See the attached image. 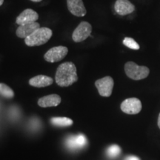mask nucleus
I'll use <instances>...</instances> for the list:
<instances>
[{
	"mask_svg": "<svg viewBox=\"0 0 160 160\" xmlns=\"http://www.w3.org/2000/svg\"><path fill=\"white\" fill-rule=\"evenodd\" d=\"M56 82L60 87H68L78 80L77 68L71 62H66L57 68L55 76Z\"/></svg>",
	"mask_w": 160,
	"mask_h": 160,
	"instance_id": "nucleus-1",
	"label": "nucleus"
},
{
	"mask_svg": "<svg viewBox=\"0 0 160 160\" xmlns=\"http://www.w3.org/2000/svg\"><path fill=\"white\" fill-rule=\"evenodd\" d=\"M113 85V79L111 77H105L97 80L95 82L99 95L104 97H109L111 95Z\"/></svg>",
	"mask_w": 160,
	"mask_h": 160,
	"instance_id": "nucleus-6",
	"label": "nucleus"
},
{
	"mask_svg": "<svg viewBox=\"0 0 160 160\" xmlns=\"http://www.w3.org/2000/svg\"><path fill=\"white\" fill-rule=\"evenodd\" d=\"M53 82V80L51 77L45 75L36 76L29 80L30 85L35 88H45L51 85Z\"/></svg>",
	"mask_w": 160,
	"mask_h": 160,
	"instance_id": "nucleus-14",
	"label": "nucleus"
},
{
	"mask_svg": "<svg viewBox=\"0 0 160 160\" xmlns=\"http://www.w3.org/2000/svg\"><path fill=\"white\" fill-rule=\"evenodd\" d=\"M67 5L69 11L76 17H84L87 13L82 0H67Z\"/></svg>",
	"mask_w": 160,
	"mask_h": 160,
	"instance_id": "nucleus-10",
	"label": "nucleus"
},
{
	"mask_svg": "<svg viewBox=\"0 0 160 160\" xmlns=\"http://www.w3.org/2000/svg\"><path fill=\"white\" fill-rule=\"evenodd\" d=\"M53 34L51 29L48 28H39L31 35L25 39V42L28 47L42 45L47 43Z\"/></svg>",
	"mask_w": 160,
	"mask_h": 160,
	"instance_id": "nucleus-2",
	"label": "nucleus"
},
{
	"mask_svg": "<svg viewBox=\"0 0 160 160\" xmlns=\"http://www.w3.org/2000/svg\"><path fill=\"white\" fill-rule=\"evenodd\" d=\"M32 2H41L42 0H31Z\"/></svg>",
	"mask_w": 160,
	"mask_h": 160,
	"instance_id": "nucleus-21",
	"label": "nucleus"
},
{
	"mask_svg": "<svg viewBox=\"0 0 160 160\" xmlns=\"http://www.w3.org/2000/svg\"><path fill=\"white\" fill-rule=\"evenodd\" d=\"M68 52V49L67 47L56 46L46 52L44 58H45V61L48 62H57L66 57Z\"/></svg>",
	"mask_w": 160,
	"mask_h": 160,
	"instance_id": "nucleus-5",
	"label": "nucleus"
},
{
	"mask_svg": "<svg viewBox=\"0 0 160 160\" xmlns=\"http://www.w3.org/2000/svg\"><path fill=\"white\" fill-rule=\"evenodd\" d=\"M122 42L124 44V45H125L126 47L130 49L139 50L140 48L139 44H138L133 38L125 37V39H123Z\"/></svg>",
	"mask_w": 160,
	"mask_h": 160,
	"instance_id": "nucleus-18",
	"label": "nucleus"
},
{
	"mask_svg": "<svg viewBox=\"0 0 160 160\" xmlns=\"http://www.w3.org/2000/svg\"><path fill=\"white\" fill-rule=\"evenodd\" d=\"M121 110L127 114H137L142 110L141 101L137 98H129L122 102Z\"/></svg>",
	"mask_w": 160,
	"mask_h": 160,
	"instance_id": "nucleus-7",
	"label": "nucleus"
},
{
	"mask_svg": "<svg viewBox=\"0 0 160 160\" xmlns=\"http://www.w3.org/2000/svg\"><path fill=\"white\" fill-rule=\"evenodd\" d=\"M40 25L37 22H31L19 25L16 31V34L19 38L25 39L34 32L36 30L39 28Z\"/></svg>",
	"mask_w": 160,
	"mask_h": 160,
	"instance_id": "nucleus-12",
	"label": "nucleus"
},
{
	"mask_svg": "<svg viewBox=\"0 0 160 160\" xmlns=\"http://www.w3.org/2000/svg\"><path fill=\"white\" fill-rule=\"evenodd\" d=\"M0 95L6 99H12L14 97V92L9 86L4 83H0Z\"/></svg>",
	"mask_w": 160,
	"mask_h": 160,
	"instance_id": "nucleus-16",
	"label": "nucleus"
},
{
	"mask_svg": "<svg viewBox=\"0 0 160 160\" xmlns=\"http://www.w3.org/2000/svg\"><path fill=\"white\" fill-rule=\"evenodd\" d=\"M51 122L52 125L57 127H69L73 125V120L67 117H53L51 118Z\"/></svg>",
	"mask_w": 160,
	"mask_h": 160,
	"instance_id": "nucleus-15",
	"label": "nucleus"
},
{
	"mask_svg": "<svg viewBox=\"0 0 160 160\" xmlns=\"http://www.w3.org/2000/svg\"><path fill=\"white\" fill-rule=\"evenodd\" d=\"M114 9L117 14L126 16L131 14L135 11V6L129 0H117Z\"/></svg>",
	"mask_w": 160,
	"mask_h": 160,
	"instance_id": "nucleus-11",
	"label": "nucleus"
},
{
	"mask_svg": "<svg viewBox=\"0 0 160 160\" xmlns=\"http://www.w3.org/2000/svg\"><path fill=\"white\" fill-rule=\"evenodd\" d=\"M92 26L88 22H81L76 28L72 34V39L75 42H81L91 36Z\"/></svg>",
	"mask_w": 160,
	"mask_h": 160,
	"instance_id": "nucleus-4",
	"label": "nucleus"
},
{
	"mask_svg": "<svg viewBox=\"0 0 160 160\" xmlns=\"http://www.w3.org/2000/svg\"><path fill=\"white\" fill-rule=\"evenodd\" d=\"M62 99L57 94H51L43 97L38 100V105L42 108L57 107L61 103Z\"/></svg>",
	"mask_w": 160,
	"mask_h": 160,
	"instance_id": "nucleus-13",
	"label": "nucleus"
},
{
	"mask_svg": "<svg viewBox=\"0 0 160 160\" xmlns=\"http://www.w3.org/2000/svg\"><path fill=\"white\" fill-rule=\"evenodd\" d=\"M88 144V140L86 137L82 134L77 136H71L68 138L66 141V145L70 150L77 151L84 148Z\"/></svg>",
	"mask_w": 160,
	"mask_h": 160,
	"instance_id": "nucleus-8",
	"label": "nucleus"
},
{
	"mask_svg": "<svg viewBox=\"0 0 160 160\" xmlns=\"http://www.w3.org/2000/svg\"><path fill=\"white\" fill-rule=\"evenodd\" d=\"M106 153H107L108 157L110 158H116L121 153V148L117 145H113L108 148Z\"/></svg>",
	"mask_w": 160,
	"mask_h": 160,
	"instance_id": "nucleus-17",
	"label": "nucleus"
},
{
	"mask_svg": "<svg viewBox=\"0 0 160 160\" xmlns=\"http://www.w3.org/2000/svg\"><path fill=\"white\" fill-rule=\"evenodd\" d=\"M158 126H159V128H160V113L159 115V118H158Z\"/></svg>",
	"mask_w": 160,
	"mask_h": 160,
	"instance_id": "nucleus-20",
	"label": "nucleus"
},
{
	"mask_svg": "<svg viewBox=\"0 0 160 160\" xmlns=\"http://www.w3.org/2000/svg\"><path fill=\"white\" fill-rule=\"evenodd\" d=\"M38 19H39V15L37 12L32 9L28 8L18 16L16 20V23L19 25H22L28 23L35 22Z\"/></svg>",
	"mask_w": 160,
	"mask_h": 160,
	"instance_id": "nucleus-9",
	"label": "nucleus"
},
{
	"mask_svg": "<svg viewBox=\"0 0 160 160\" xmlns=\"http://www.w3.org/2000/svg\"><path fill=\"white\" fill-rule=\"evenodd\" d=\"M3 2H4V0H0V6L2 5Z\"/></svg>",
	"mask_w": 160,
	"mask_h": 160,
	"instance_id": "nucleus-22",
	"label": "nucleus"
},
{
	"mask_svg": "<svg viewBox=\"0 0 160 160\" xmlns=\"http://www.w3.org/2000/svg\"><path fill=\"white\" fill-rule=\"evenodd\" d=\"M124 160H140L137 157L135 156H128V157H125V159Z\"/></svg>",
	"mask_w": 160,
	"mask_h": 160,
	"instance_id": "nucleus-19",
	"label": "nucleus"
},
{
	"mask_svg": "<svg viewBox=\"0 0 160 160\" xmlns=\"http://www.w3.org/2000/svg\"><path fill=\"white\" fill-rule=\"evenodd\" d=\"M125 71L126 75L130 79L133 80H141L145 79L149 75L148 68L145 66H140L133 62H128L125 65Z\"/></svg>",
	"mask_w": 160,
	"mask_h": 160,
	"instance_id": "nucleus-3",
	"label": "nucleus"
}]
</instances>
